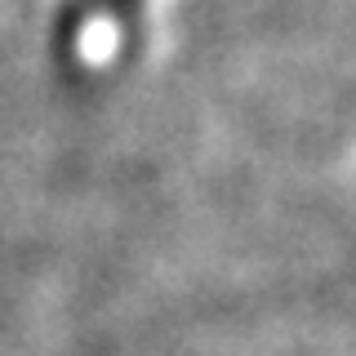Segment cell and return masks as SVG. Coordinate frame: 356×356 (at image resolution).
Listing matches in <instances>:
<instances>
[{"label":"cell","instance_id":"cell-1","mask_svg":"<svg viewBox=\"0 0 356 356\" xmlns=\"http://www.w3.org/2000/svg\"><path fill=\"white\" fill-rule=\"evenodd\" d=\"M134 9H138V0H89L72 22L76 54H81V58H103L111 36L134 18Z\"/></svg>","mask_w":356,"mask_h":356}]
</instances>
